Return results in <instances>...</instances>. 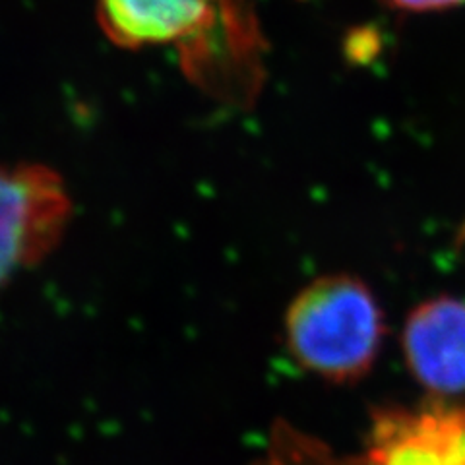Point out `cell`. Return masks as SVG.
I'll list each match as a JSON object with an SVG mask.
<instances>
[{
	"label": "cell",
	"mask_w": 465,
	"mask_h": 465,
	"mask_svg": "<svg viewBox=\"0 0 465 465\" xmlns=\"http://www.w3.org/2000/svg\"><path fill=\"white\" fill-rule=\"evenodd\" d=\"M388 3L394 8L405 12H432L460 6L465 0H388Z\"/></svg>",
	"instance_id": "8992f818"
},
{
	"label": "cell",
	"mask_w": 465,
	"mask_h": 465,
	"mask_svg": "<svg viewBox=\"0 0 465 465\" xmlns=\"http://www.w3.org/2000/svg\"><path fill=\"white\" fill-rule=\"evenodd\" d=\"M382 312L371 289L351 275H326L304 287L285 316L289 351L330 382L365 376L382 343Z\"/></svg>",
	"instance_id": "7a4b0ae2"
},
{
	"label": "cell",
	"mask_w": 465,
	"mask_h": 465,
	"mask_svg": "<svg viewBox=\"0 0 465 465\" xmlns=\"http://www.w3.org/2000/svg\"><path fill=\"white\" fill-rule=\"evenodd\" d=\"M74 203L61 173L0 162V291L61 246Z\"/></svg>",
	"instance_id": "3957f363"
},
{
	"label": "cell",
	"mask_w": 465,
	"mask_h": 465,
	"mask_svg": "<svg viewBox=\"0 0 465 465\" xmlns=\"http://www.w3.org/2000/svg\"><path fill=\"white\" fill-rule=\"evenodd\" d=\"M330 465H465V405L381 411L362 452Z\"/></svg>",
	"instance_id": "277c9868"
},
{
	"label": "cell",
	"mask_w": 465,
	"mask_h": 465,
	"mask_svg": "<svg viewBox=\"0 0 465 465\" xmlns=\"http://www.w3.org/2000/svg\"><path fill=\"white\" fill-rule=\"evenodd\" d=\"M95 14L116 47L171 49L202 94L232 105L258 94L262 37L249 0H97Z\"/></svg>",
	"instance_id": "6da1fadb"
},
{
	"label": "cell",
	"mask_w": 465,
	"mask_h": 465,
	"mask_svg": "<svg viewBox=\"0 0 465 465\" xmlns=\"http://www.w3.org/2000/svg\"><path fill=\"white\" fill-rule=\"evenodd\" d=\"M401 341L420 386L439 398L465 394V301L436 297L419 304Z\"/></svg>",
	"instance_id": "5b68a950"
}]
</instances>
